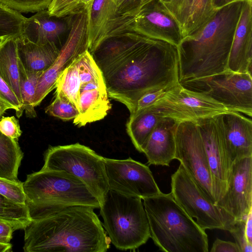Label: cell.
Segmentation results:
<instances>
[{
	"label": "cell",
	"instance_id": "obj_1",
	"mask_svg": "<svg viewBox=\"0 0 252 252\" xmlns=\"http://www.w3.org/2000/svg\"><path fill=\"white\" fill-rule=\"evenodd\" d=\"M89 52L102 73L108 96L126 105L130 115L145 94L180 84L177 48L168 42L126 32L106 39Z\"/></svg>",
	"mask_w": 252,
	"mask_h": 252
},
{
	"label": "cell",
	"instance_id": "obj_2",
	"mask_svg": "<svg viewBox=\"0 0 252 252\" xmlns=\"http://www.w3.org/2000/svg\"><path fill=\"white\" fill-rule=\"evenodd\" d=\"M94 208L75 206L32 220L24 228L25 252H105L111 241Z\"/></svg>",
	"mask_w": 252,
	"mask_h": 252
},
{
	"label": "cell",
	"instance_id": "obj_3",
	"mask_svg": "<svg viewBox=\"0 0 252 252\" xmlns=\"http://www.w3.org/2000/svg\"><path fill=\"white\" fill-rule=\"evenodd\" d=\"M243 0L218 9L202 27L182 39L177 46L180 83L228 69L229 55Z\"/></svg>",
	"mask_w": 252,
	"mask_h": 252
},
{
	"label": "cell",
	"instance_id": "obj_4",
	"mask_svg": "<svg viewBox=\"0 0 252 252\" xmlns=\"http://www.w3.org/2000/svg\"><path fill=\"white\" fill-rule=\"evenodd\" d=\"M150 238L165 252H208V239L202 229L174 200L171 193L143 199Z\"/></svg>",
	"mask_w": 252,
	"mask_h": 252
},
{
	"label": "cell",
	"instance_id": "obj_5",
	"mask_svg": "<svg viewBox=\"0 0 252 252\" xmlns=\"http://www.w3.org/2000/svg\"><path fill=\"white\" fill-rule=\"evenodd\" d=\"M23 185L32 220L68 207L100 206L97 198L81 179L63 170L41 169L28 175Z\"/></svg>",
	"mask_w": 252,
	"mask_h": 252
},
{
	"label": "cell",
	"instance_id": "obj_6",
	"mask_svg": "<svg viewBox=\"0 0 252 252\" xmlns=\"http://www.w3.org/2000/svg\"><path fill=\"white\" fill-rule=\"evenodd\" d=\"M102 226L118 250H134L150 238L142 199L109 189L100 203Z\"/></svg>",
	"mask_w": 252,
	"mask_h": 252
},
{
	"label": "cell",
	"instance_id": "obj_7",
	"mask_svg": "<svg viewBox=\"0 0 252 252\" xmlns=\"http://www.w3.org/2000/svg\"><path fill=\"white\" fill-rule=\"evenodd\" d=\"M44 170H63L81 179L100 204L109 190L104 158L79 143L50 146L44 153Z\"/></svg>",
	"mask_w": 252,
	"mask_h": 252
},
{
	"label": "cell",
	"instance_id": "obj_8",
	"mask_svg": "<svg viewBox=\"0 0 252 252\" xmlns=\"http://www.w3.org/2000/svg\"><path fill=\"white\" fill-rule=\"evenodd\" d=\"M185 88L201 93L228 111L252 116V77L250 73L228 69L210 76L180 83Z\"/></svg>",
	"mask_w": 252,
	"mask_h": 252
},
{
	"label": "cell",
	"instance_id": "obj_9",
	"mask_svg": "<svg viewBox=\"0 0 252 252\" xmlns=\"http://www.w3.org/2000/svg\"><path fill=\"white\" fill-rule=\"evenodd\" d=\"M174 200L204 230L229 231V223L220 208L203 193L180 163L171 176Z\"/></svg>",
	"mask_w": 252,
	"mask_h": 252
},
{
	"label": "cell",
	"instance_id": "obj_10",
	"mask_svg": "<svg viewBox=\"0 0 252 252\" xmlns=\"http://www.w3.org/2000/svg\"><path fill=\"white\" fill-rule=\"evenodd\" d=\"M175 159L180 161L206 196L215 204L209 163L196 121L180 122L175 131Z\"/></svg>",
	"mask_w": 252,
	"mask_h": 252
},
{
	"label": "cell",
	"instance_id": "obj_11",
	"mask_svg": "<svg viewBox=\"0 0 252 252\" xmlns=\"http://www.w3.org/2000/svg\"><path fill=\"white\" fill-rule=\"evenodd\" d=\"M145 109L163 117L171 118L180 122L195 121L229 111L223 105L211 98L186 89L180 84L167 90L161 97Z\"/></svg>",
	"mask_w": 252,
	"mask_h": 252
},
{
	"label": "cell",
	"instance_id": "obj_12",
	"mask_svg": "<svg viewBox=\"0 0 252 252\" xmlns=\"http://www.w3.org/2000/svg\"><path fill=\"white\" fill-rule=\"evenodd\" d=\"M88 12L81 9L72 14L71 29L65 44L52 65L43 71L38 79L33 100L34 107L55 88L56 82L63 71L78 55L88 50Z\"/></svg>",
	"mask_w": 252,
	"mask_h": 252
},
{
	"label": "cell",
	"instance_id": "obj_13",
	"mask_svg": "<svg viewBox=\"0 0 252 252\" xmlns=\"http://www.w3.org/2000/svg\"><path fill=\"white\" fill-rule=\"evenodd\" d=\"M104 160L109 189L141 199L161 192L145 164L131 158Z\"/></svg>",
	"mask_w": 252,
	"mask_h": 252
},
{
	"label": "cell",
	"instance_id": "obj_14",
	"mask_svg": "<svg viewBox=\"0 0 252 252\" xmlns=\"http://www.w3.org/2000/svg\"><path fill=\"white\" fill-rule=\"evenodd\" d=\"M216 205L227 220L229 230L236 221L246 218L252 209V156L233 163L226 191Z\"/></svg>",
	"mask_w": 252,
	"mask_h": 252
},
{
	"label": "cell",
	"instance_id": "obj_15",
	"mask_svg": "<svg viewBox=\"0 0 252 252\" xmlns=\"http://www.w3.org/2000/svg\"><path fill=\"white\" fill-rule=\"evenodd\" d=\"M195 121L206 153L216 204L226 191L233 163L218 132L213 116L201 118Z\"/></svg>",
	"mask_w": 252,
	"mask_h": 252
},
{
	"label": "cell",
	"instance_id": "obj_16",
	"mask_svg": "<svg viewBox=\"0 0 252 252\" xmlns=\"http://www.w3.org/2000/svg\"><path fill=\"white\" fill-rule=\"evenodd\" d=\"M128 32L177 46L183 39L179 23L159 0L145 5L134 17Z\"/></svg>",
	"mask_w": 252,
	"mask_h": 252
},
{
	"label": "cell",
	"instance_id": "obj_17",
	"mask_svg": "<svg viewBox=\"0 0 252 252\" xmlns=\"http://www.w3.org/2000/svg\"><path fill=\"white\" fill-rule=\"evenodd\" d=\"M217 128L233 163L252 156V122L236 111L213 116Z\"/></svg>",
	"mask_w": 252,
	"mask_h": 252
},
{
	"label": "cell",
	"instance_id": "obj_18",
	"mask_svg": "<svg viewBox=\"0 0 252 252\" xmlns=\"http://www.w3.org/2000/svg\"><path fill=\"white\" fill-rule=\"evenodd\" d=\"M72 14L58 17L47 9L39 11L25 19L21 36L37 44L52 43L60 50L69 33Z\"/></svg>",
	"mask_w": 252,
	"mask_h": 252
},
{
	"label": "cell",
	"instance_id": "obj_19",
	"mask_svg": "<svg viewBox=\"0 0 252 252\" xmlns=\"http://www.w3.org/2000/svg\"><path fill=\"white\" fill-rule=\"evenodd\" d=\"M128 32V26L117 14L114 0H94L88 12V51L106 39Z\"/></svg>",
	"mask_w": 252,
	"mask_h": 252
},
{
	"label": "cell",
	"instance_id": "obj_20",
	"mask_svg": "<svg viewBox=\"0 0 252 252\" xmlns=\"http://www.w3.org/2000/svg\"><path fill=\"white\" fill-rule=\"evenodd\" d=\"M252 0L243 1L228 61V69L252 74Z\"/></svg>",
	"mask_w": 252,
	"mask_h": 252
},
{
	"label": "cell",
	"instance_id": "obj_21",
	"mask_svg": "<svg viewBox=\"0 0 252 252\" xmlns=\"http://www.w3.org/2000/svg\"><path fill=\"white\" fill-rule=\"evenodd\" d=\"M180 122L162 117L157 123L143 149L149 165L169 166L175 159V131Z\"/></svg>",
	"mask_w": 252,
	"mask_h": 252
},
{
	"label": "cell",
	"instance_id": "obj_22",
	"mask_svg": "<svg viewBox=\"0 0 252 252\" xmlns=\"http://www.w3.org/2000/svg\"><path fill=\"white\" fill-rule=\"evenodd\" d=\"M111 105L104 81L81 84L78 105L79 114L73 124L83 126L101 120L107 115Z\"/></svg>",
	"mask_w": 252,
	"mask_h": 252
},
{
	"label": "cell",
	"instance_id": "obj_23",
	"mask_svg": "<svg viewBox=\"0 0 252 252\" xmlns=\"http://www.w3.org/2000/svg\"><path fill=\"white\" fill-rule=\"evenodd\" d=\"M19 59L26 69L32 72H43L50 67L60 50L54 44L33 43L21 35L18 38Z\"/></svg>",
	"mask_w": 252,
	"mask_h": 252
},
{
	"label": "cell",
	"instance_id": "obj_24",
	"mask_svg": "<svg viewBox=\"0 0 252 252\" xmlns=\"http://www.w3.org/2000/svg\"><path fill=\"white\" fill-rule=\"evenodd\" d=\"M18 37L0 40V77L12 89L22 104L19 86Z\"/></svg>",
	"mask_w": 252,
	"mask_h": 252
},
{
	"label": "cell",
	"instance_id": "obj_25",
	"mask_svg": "<svg viewBox=\"0 0 252 252\" xmlns=\"http://www.w3.org/2000/svg\"><path fill=\"white\" fill-rule=\"evenodd\" d=\"M162 117L148 109L130 115L126 125V131L138 152L142 153L148 139Z\"/></svg>",
	"mask_w": 252,
	"mask_h": 252
},
{
	"label": "cell",
	"instance_id": "obj_26",
	"mask_svg": "<svg viewBox=\"0 0 252 252\" xmlns=\"http://www.w3.org/2000/svg\"><path fill=\"white\" fill-rule=\"evenodd\" d=\"M23 156L18 141L0 131V178L14 182L19 181L18 171Z\"/></svg>",
	"mask_w": 252,
	"mask_h": 252
},
{
	"label": "cell",
	"instance_id": "obj_27",
	"mask_svg": "<svg viewBox=\"0 0 252 252\" xmlns=\"http://www.w3.org/2000/svg\"><path fill=\"white\" fill-rule=\"evenodd\" d=\"M19 86L22 102L27 117H36L33 100L38 79L43 72H32L25 69L19 60Z\"/></svg>",
	"mask_w": 252,
	"mask_h": 252
},
{
	"label": "cell",
	"instance_id": "obj_28",
	"mask_svg": "<svg viewBox=\"0 0 252 252\" xmlns=\"http://www.w3.org/2000/svg\"><path fill=\"white\" fill-rule=\"evenodd\" d=\"M32 220L26 204L16 203L0 193V221L9 223L15 231L24 229Z\"/></svg>",
	"mask_w": 252,
	"mask_h": 252
},
{
	"label": "cell",
	"instance_id": "obj_29",
	"mask_svg": "<svg viewBox=\"0 0 252 252\" xmlns=\"http://www.w3.org/2000/svg\"><path fill=\"white\" fill-rule=\"evenodd\" d=\"M81 85L78 69L74 60L58 78L56 84L55 93L66 97L78 109Z\"/></svg>",
	"mask_w": 252,
	"mask_h": 252
},
{
	"label": "cell",
	"instance_id": "obj_30",
	"mask_svg": "<svg viewBox=\"0 0 252 252\" xmlns=\"http://www.w3.org/2000/svg\"><path fill=\"white\" fill-rule=\"evenodd\" d=\"M212 0H194L183 33V38L197 31L216 14Z\"/></svg>",
	"mask_w": 252,
	"mask_h": 252
},
{
	"label": "cell",
	"instance_id": "obj_31",
	"mask_svg": "<svg viewBox=\"0 0 252 252\" xmlns=\"http://www.w3.org/2000/svg\"><path fill=\"white\" fill-rule=\"evenodd\" d=\"M26 19L20 12L0 2V40L10 37H19L22 34Z\"/></svg>",
	"mask_w": 252,
	"mask_h": 252
},
{
	"label": "cell",
	"instance_id": "obj_32",
	"mask_svg": "<svg viewBox=\"0 0 252 252\" xmlns=\"http://www.w3.org/2000/svg\"><path fill=\"white\" fill-rule=\"evenodd\" d=\"M81 84L104 81L102 73L88 50L75 59Z\"/></svg>",
	"mask_w": 252,
	"mask_h": 252
},
{
	"label": "cell",
	"instance_id": "obj_33",
	"mask_svg": "<svg viewBox=\"0 0 252 252\" xmlns=\"http://www.w3.org/2000/svg\"><path fill=\"white\" fill-rule=\"evenodd\" d=\"M45 113L63 121L74 120L79 114L77 107L66 97L57 93L53 101L46 108Z\"/></svg>",
	"mask_w": 252,
	"mask_h": 252
},
{
	"label": "cell",
	"instance_id": "obj_34",
	"mask_svg": "<svg viewBox=\"0 0 252 252\" xmlns=\"http://www.w3.org/2000/svg\"><path fill=\"white\" fill-rule=\"evenodd\" d=\"M185 30L194 0H159Z\"/></svg>",
	"mask_w": 252,
	"mask_h": 252
},
{
	"label": "cell",
	"instance_id": "obj_35",
	"mask_svg": "<svg viewBox=\"0 0 252 252\" xmlns=\"http://www.w3.org/2000/svg\"><path fill=\"white\" fill-rule=\"evenodd\" d=\"M153 0H114L118 15L129 26L134 17Z\"/></svg>",
	"mask_w": 252,
	"mask_h": 252
},
{
	"label": "cell",
	"instance_id": "obj_36",
	"mask_svg": "<svg viewBox=\"0 0 252 252\" xmlns=\"http://www.w3.org/2000/svg\"><path fill=\"white\" fill-rule=\"evenodd\" d=\"M23 184L19 180L14 182L0 178V193L16 203L25 205L26 197Z\"/></svg>",
	"mask_w": 252,
	"mask_h": 252
},
{
	"label": "cell",
	"instance_id": "obj_37",
	"mask_svg": "<svg viewBox=\"0 0 252 252\" xmlns=\"http://www.w3.org/2000/svg\"><path fill=\"white\" fill-rule=\"evenodd\" d=\"M52 0H0L8 7L19 12H34L47 9Z\"/></svg>",
	"mask_w": 252,
	"mask_h": 252
},
{
	"label": "cell",
	"instance_id": "obj_38",
	"mask_svg": "<svg viewBox=\"0 0 252 252\" xmlns=\"http://www.w3.org/2000/svg\"><path fill=\"white\" fill-rule=\"evenodd\" d=\"M80 0H52L47 10L53 16L63 17L69 16L78 11Z\"/></svg>",
	"mask_w": 252,
	"mask_h": 252
},
{
	"label": "cell",
	"instance_id": "obj_39",
	"mask_svg": "<svg viewBox=\"0 0 252 252\" xmlns=\"http://www.w3.org/2000/svg\"><path fill=\"white\" fill-rule=\"evenodd\" d=\"M0 100L10 106L18 118L22 116L23 106L9 86L0 77Z\"/></svg>",
	"mask_w": 252,
	"mask_h": 252
},
{
	"label": "cell",
	"instance_id": "obj_40",
	"mask_svg": "<svg viewBox=\"0 0 252 252\" xmlns=\"http://www.w3.org/2000/svg\"><path fill=\"white\" fill-rule=\"evenodd\" d=\"M245 220L236 221L229 232L232 235L241 252H252V244L248 241L245 235Z\"/></svg>",
	"mask_w": 252,
	"mask_h": 252
},
{
	"label": "cell",
	"instance_id": "obj_41",
	"mask_svg": "<svg viewBox=\"0 0 252 252\" xmlns=\"http://www.w3.org/2000/svg\"><path fill=\"white\" fill-rule=\"evenodd\" d=\"M0 131L5 136L17 141L22 133L19 121L14 116L1 117Z\"/></svg>",
	"mask_w": 252,
	"mask_h": 252
},
{
	"label": "cell",
	"instance_id": "obj_42",
	"mask_svg": "<svg viewBox=\"0 0 252 252\" xmlns=\"http://www.w3.org/2000/svg\"><path fill=\"white\" fill-rule=\"evenodd\" d=\"M167 91V90L161 89L145 94L138 100L134 112L130 115L140 112L149 107L156 100L161 97Z\"/></svg>",
	"mask_w": 252,
	"mask_h": 252
},
{
	"label": "cell",
	"instance_id": "obj_43",
	"mask_svg": "<svg viewBox=\"0 0 252 252\" xmlns=\"http://www.w3.org/2000/svg\"><path fill=\"white\" fill-rule=\"evenodd\" d=\"M211 252H241L235 242L227 241L217 238L214 242Z\"/></svg>",
	"mask_w": 252,
	"mask_h": 252
},
{
	"label": "cell",
	"instance_id": "obj_44",
	"mask_svg": "<svg viewBox=\"0 0 252 252\" xmlns=\"http://www.w3.org/2000/svg\"><path fill=\"white\" fill-rule=\"evenodd\" d=\"M13 231L14 230L10 224L0 221V243H10Z\"/></svg>",
	"mask_w": 252,
	"mask_h": 252
},
{
	"label": "cell",
	"instance_id": "obj_45",
	"mask_svg": "<svg viewBox=\"0 0 252 252\" xmlns=\"http://www.w3.org/2000/svg\"><path fill=\"white\" fill-rule=\"evenodd\" d=\"M245 232L248 241L252 244V209L250 210L245 220Z\"/></svg>",
	"mask_w": 252,
	"mask_h": 252
},
{
	"label": "cell",
	"instance_id": "obj_46",
	"mask_svg": "<svg viewBox=\"0 0 252 252\" xmlns=\"http://www.w3.org/2000/svg\"><path fill=\"white\" fill-rule=\"evenodd\" d=\"M238 0H212V4L214 9L217 10L229 3Z\"/></svg>",
	"mask_w": 252,
	"mask_h": 252
},
{
	"label": "cell",
	"instance_id": "obj_47",
	"mask_svg": "<svg viewBox=\"0 0 252 252\" xmlns=\"http://www.w3.org/2000/svg\"><path fill=\"white\" fill-rule=\"evenodd\" d=\"M94 0H80L78 6V11L81 9L90 11Z\"/></svg>",
	"mask_w": 252,
	"mask_h": 252
},
{
	"label": "cell",
	"instance_id": "obj_48",
	"mask_svg": "<svg viewBox=\"0 0 252 252\" xmlns=\"http://www.w3.org/2000/svg\"><path fill=\"white\" fill-rule=\"evenodd\" d=\"M8 109H12V108L10 106L0 100V119L5 112Z\"/></svg>",
	"mask_w": 252,
	"mask_h": 252
},
{
	"label": "cell",
	"instance_id": "obj_49",
	"mask_svg": "<svg viewBox=\"0 0 252 252\" xmlns=\"http://www.w3.org/2000/svg\"><path fill=\"white\" fill-rule=\"evenodd\" d=\"M12 251V245L10 244L0 243V252H10Z\"/></svg>",
	"mask_w": 252,
	"mask_h": 252
}]
</instances>
